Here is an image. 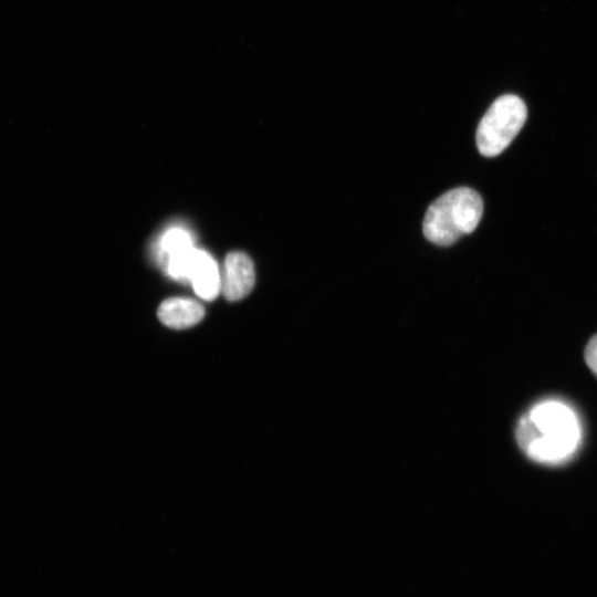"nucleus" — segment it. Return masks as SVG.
Instances as JSON below:
<instances>
[{
    "label": "nucleus",
    "instance_id": "obj_1",
    "mask_svg": "<svg viewBox=\"0 0 597 597\" xmlns=\"http://www.w3.org/2000/svg\"><path fill=\"white\" fill-rule=\"evenodd\" d=\"M582 429L578 416L559 400L533 406L519 421L516 440L532 460L556 464L569 460L578 450Z\"/></svg>",
    "mask_w": 597,
    "mask_h": 597
},
{
    "label": "nucleus",
    "instance_id": "obj_2",
    "mask_svg": "<svg viewBox=\"0 0 597 597\" xmlns=\"http://www.w3.org/2000/svg\"><path fill=\"white\" fill-rule=\"evenodd\" d=\"M483 212L480 195L469 187L451 189L436 199L423 218V234L430 242L447 247L472 232Z\"/></svg>",
    "mask_w": 597,
    "mask_h": 597
},
{
    "label": "nucleus",
    "instance_id": "obj_3",
    "mask_svg": "<svg viewBox=\"0 0 597 597\" xmlns=\"http://www.w3.org/2000/svg\"><path fill=\"white\" fill-rule=\"evenodd\" d=\"M527 117L523 100L513 94L498 97L481 118L475 140L485 157L501 154L519 134Z\"/></svg>",
    "mask_w": 597,
    "mask_h": 597
},
{
    "label": "nucleus",
    "instance_id": "obj_4",
    "mask_svg": "<svg viewBox=\"0 0 597 597\" xmlns=\"http://www.w3.org/2000/svg\"><path fill=\"white\" fill-rule=\"evenodd\" d=\"M255 272L252 260L243 252H230L221 272V292L228 301H239L253 289Z\"/></svg>",
    "mask_w": 597,
    "mask_h": 597
},
{
    "label": "nucleus",
    "instance_id": "obj_5",
    "mask_svg": "<svg viewBox=\"0 0 597 597\" xmlns=\"http://www.w3.org/2000/svg\"><path fill=\"white\" fill-rule=\"evenodd\" d=\"M157 315L166 326L181 329L198 324L205 316V308L195 300L171 297L159 305Z\"/></svg>",
    "mask_w": 597,
    "mask_h": 597
},
{
    "label": "nucleus",
    "instance_id": "obj_6",
    "mask_svg": "<svg viewBox=\"0 0 597 597\" xmlns=\"http://www.w3.org/2000/svg\"><path fill=\"white\" fill-rule=\"evenodd\" d=\"M189 280L198 296L212 301L221 292V273L213 258L206 251L198 250Z\"/></svg>",
    "mask_w": 597,
    "mask_h": 597
},
{
    "label": "nucleus",
    "instance_id": "obj_7",
    "mask_svg": "<svg viewBox=\"0 0 597 597\" xmlns=\"http://www.w3.org/2000/svg\"><path fill=\"white\" fill-rule=\"evenodd\" d=\"M192 247L190 234L182 229L167 231L161 241V250L168 256Z\"/></svg>",
    "mask_w": 597,
    "mask_h": 597
},
{
    "label": "nucleus",
    "instance_id": "obj_8",
    "mask_svg": "<svg viewBox=\"0 0 597 597\" xmlns=\"http://www.w3.org/2000/svg\"><path fill=\"white\" fill-rule=\"evenodd\" d=\"M585 360L587 366L597 376V335L593 336L585 348Z\"/></svg>",
    "mask_w": 597,
    "mask_h": 597
}]
</instances>
